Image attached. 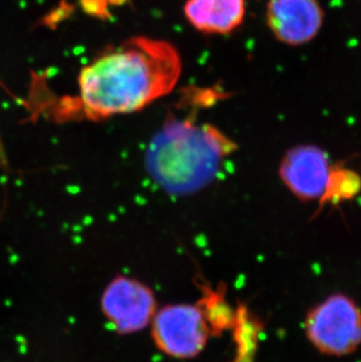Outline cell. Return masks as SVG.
<instances>
[{
  "label": "cell",
  "mask_w": 361,
  "mask_h": 362,
  "mask_svg": "<svg viewBox=\"0 0 361 362\" xmlns=\"http://www.w3.org/2000/svg\"><path fill=\"white\" fill-rule=\"evenodd\" d=\"M182 60L168 41L133 37L103 48L78 76V95L60 105L58 119L107 120L135 113L178 85Z\"/></svg>",
  "instance_id": "6da1fadb"
},
{
  "label": "cell",
  "mask_w": 361,
  "mask_h": 362,
  "mask_svg": "<svg viewBox=\"0 0 361 362\" xmlns=\"http://www.w3.org/2000/svg\"><path fill=\"white\" fill-rule=\"evenodd\" d=\"M184 16L205 35H230L243 24L246 0H187Z\"/></svg>",
  "instance_id": "ba28073f"
},
{
  "label": "cell",
  "mask_w": 361,
  "mask_h": 362,
  "mask_svg": "<svg viewBox=\"0 0 361 362\" xmlns=\"http://www.w3.org/2000/svg\"><path fill=\"white\" fill-rule=\"evenodd\" d=\"M151 326L159 349L176 359L197 356L212 335L198 303L164 306L154 315Z\"/></svg>",
  "instance_id": "277c9868"
},
{
  "label": "cell",
  "mask_w": 361,
  "mask_h": 362,
  "mask_svg": "<svg viewBox=\"0 0 361 362\" xmlns=\"http://www.w3.org/2000/svg\"><path fill=\"white\" fill-rule=\"evenodd\" d=\"M306 334L327 356L351 354L361 344V310L343 294L327 298L307 315Z\"/></svg>",
  "instance_id": "3957f363"
},
{
  "label": "cell",
  "mask_w": 361,
  "mask_h": 362,
  "mask_svg": "<svg viewBox=\"0 0 361 362\" xmlns=\"http://www.w3.org/2000/svg\"><path fill=\"white\" fill-rule=\"evenodd\" d=\"M325 13L318 0H269L265 21L271 35L287 46L314 40L324 24Z\"/></svg>",
  "instance_id": "52a82bcc"
},
{
  "label": "cell",
  "mask_w": 361,
  "mask_h": 362,
  "mask_svg": "<svg viewBox=\"0 0 361 362\" xmlns=\"http://www.w3.org/2000/svg\"><path fill=\"white\" fill-rule=\"evenodd\" d=\"M103 315L120 334L146 328L156 313V300L149 287L130 278H116L101 300Z\"/></svg>",
  "instance_id": "5b68a950"
},
{
  "label": "cell",
  "mask_w": 361,
  "mask_h": 362,
  "mask_svg": "<svg viewBox=\"0 0 361 362\" xmlns=\"http://www.w3.org/2000/svg\"><path fill=\"white\" fill-rule=\"evenodd\" d=\"M197 303L205 312L212 335L221 334L225 329H231L235 322L236 310L229 306L223 291L217 292L212 287H205L202 299Z\"/></svg>",
  "instance_id": "30bf717a"
},
{
  "label": "cell",
  "mask_w": 361,
  "mask_h": 362,
  "mask_svg": "<svg viewBox=\"0 0 361 362\" xmlns=\"http://www.w3.org/2000/svg\"><path fill=\"white\" fill-rule=\"evenodd\" d=\"M228 98L218 87L188 88L180 98L188 113L168 114L150 141L144 164L150 177L171 195L198 192L214 181L237 144L212 123H196L198 110Z\"/></svg>",
  "instance_id": "7a4b0ae2"
},
{
  "label": "cell",
  "mask_w": 361,
  "mask_h": 362,
  "mask_svg": "<svg viewBox=\"0 0 361 362\" xmlns=\"http://www.w3.org/2000/svg\"><path fill=\"white\" fill-rule=\"evenodd\" d=\"M332 167L330 158L321 148L302 144L284 155L280 176L290 192L298 199L323 202Z\"/></svg>",
  "instance_id": "8992f818"
},
{
  "label": "cell",
  "mask_w": 361,
  "mask_h": 362,
  "mask_svg": "<svg viewBox=\"0 0 361 362\" xmlns=\"http://www.w3.org/2000/svg\"><path fill=\"white\" fill-rule=\"evenodd\" d=\"M361 188L359 175L344 167H332L330 181L323 202L344 201L358 194Z\"/></svg>",
  "instance_id": "8fae6325"
},
{
  "label": "cell",
  "mask_w": 361,
  "mask_h": 362,
  "mask_svg": "<svg viewBox=\"0 0 361 362\" xmlns=\"http://www.w3.org/2000/svg\"><path fill=\"white\" fill-rule=\"evenodd\" d=\"M262 325L250 313L246 306L236 310L232 335L236 345L235 359L232 362H253L258 345Z\"/></svg>",
  "instance_id": "9c48e42d"
}]
</instances>
